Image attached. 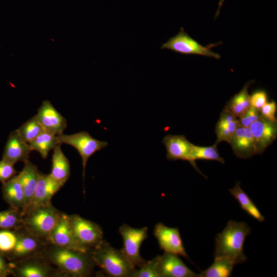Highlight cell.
Wrapping results in <instances>:
<instances>
[{"label":"cell","instance_id":"cell-1","mask_svg":"<svg viewBox=\"0 0 277 277\" xmlns=\"http://www.w3.org/2000/svg\"><path fill=\"white\" fill-rule=\"evenodd\" d=\"M251 232L248 225L243 222L230 220L215 239L214 258H225L235 265L247 261L244 252L245 240Z\"/></svg>","mask_w":277,"mask_h":277},{"label":"cell","instance_id":"cell-2","mask_svg":"<svg viewBox=\"0 0 277 277\" xmlns=\"http://www.w3.org/2000/svg\"><path fill=\"white\" fill-rule=\"evenodd\" d=\"M89 253L94 264L107 275L112 277H131L136 269L126 258L121 250L112 247L103 240Z\"/></svg>","mask_w":277,"mask_h":277},{"label":"cell","instance_id":"cell-3","mask_svg":"<svg viewBox=\"0 0 277 277\" xmlns=\"http://www.w3.org/2000/svg\"><path fill=\"white\" fill-rule=\"evenodd\" d=\"M47 258L61 271L72 276L89 275L94 264L89 253L56 246L48 251Z\"/></svg>","mask_w":277,"mask_h":277},{"label":"cell","instance_id":"cell-4","mask_svg":"<svg viewBox=\"0 0 277 277\" xmlns=\"http://www.w3.org/2000/svg\"><path fill=\"white\" fill-rule=\"evenodd\" d=\"M21 223L36 235L49 238L58 224L63 213L51 204L38 207L27 212Z\"/></svg>","mask_w":277,"mask_h":277},{"label":"cell","instance_id":"cell-5","mask_svg":"<svg viewBox=\"0 0 277 277\" xmlns=\"http://www.w3.org/2000/svg\"><path fill=\"white\" fill-rule=\"evenodd\" d=\"M60 144H66L75 148L78 152L82 162L83 177L85 175L86 167L88 159L95 152L105 148L108 143L96 140L86 131L71 134L64 133L57 135Z\"/></svg>","mask_w":277,"mask_h":277},{"label":"cell","instance_id":"cell-6","mask_svg":"<svg viewBox=\"0 0 277 277\" xmlns=\"http://www.w3.org/2000/svg\"><path fill=\"white\" fill-rule=\"evenodd\" d=\"M118 231L124 243L122 251L134 268H139L146 262L141 257L140 250L142 243L148 237V228H134L124 224Z\"/></svg>","mask_w":277,"mask_h":277},{"label":"cell","instance_id":"cell-7","mask_svg":"<svg viewBox=\"0 0 277 277\" xmlns=\"http://www.w3.org/2000/svg\"><path fill=\"white\" fill-rule=\"evenodd\" d=\"M162 49H168L183 54H197L220 59L219 54L212 51L210 47L204 46L192 38L181 27L179 33L162 44Z\"/></svg>","mask_w":277,"mask_h":277},{"label":"cell","instance_id":"cell-8","mask_svg":"<svg viewBox=\"0 0 277 277\" xmlns=\"http://www.w3.org/2000/svg\"><path fill=\"white\" fill-rule=\"evenodd\" d=\"M69 217L74 236L83 247L90 251L102 242L103 232L99 225L78 215Z\"/></svg>","mask_w":277,"mask_h":277},{"label":"cell","instance_id":"cell-9","mask_svg":"<svg viewBox=\"0 0 277 277\" xmlns=\"http://www.w3.org/2000/svg\"><path fill=\"white\" fill-rule=\"evenodd\" d=\"M153 234L160 248L165 252L180 255L190 260L178 228L169 227L162 223H158L154 226Z\"/></svg>","mask_w":277,"mask_h":277},{"label":"cell","instance_id":"cell-10","mask_svg":"<svg viewBox=\"0 0 277 277\" xmlns=\"http://www.w3.org/2000/svg\"><path fill=\"white\" fill-rule=\"evenodd\" d=\"M163 143L166 149V158L168 160L187 161L197 172L203 175L191 156L193 144L188 141L184 135H167L164 137Z\"/></svg>","mask_w":277,"mask_h":277},{"label":"cell","instance_id":"cell-11","mask_svg":"<svg viewBox=\"0 0 277 277\" xmlns=\"http://www.w3.org/2000/svg\"><path fill=\"white\" fill-rule=\"evenodd\" d=\"M54 246L89 253L75 238L69 215L62 214L56 227L48 239Z\"/></svg>","mask_w":277,"mask_h":277},{"label":"cell","instance_id":"cell-12","mask_svg":"<svg viewBox=\"0 0 277 277\" xmlns=\"http://www.w3.org/2000/svg\"><path fill=\"white\" fill-rule=\"evenodd\" d=\"M64 185L53 178L50 174L40 173L31 203L24 213L38 207L51 204L52 197Z\"/></svg>","mask_w":277,"mask_h":277},{"label":"cell","instance_id":"cell-13","mask_svg":"<svg viewBox=\"0 0 277 277\" xmlns=\"http://www.w3.org/2000/svg\"><path fill=\"white\" fill-rule=\"evenodd\" d=\"M45 131L58 135L67 126L66 119L48 100L44 101L35 115Z\"/></svg>","mask_w":277,"mask_h":277},{"label":"cell","instance_id":"cell-14","mask_svg":"<svg viewBox=\"0 0 277 277\" xmlns=\"http://www.w3.org/2000/svg\"><path fill=\"white\" fill-rule=\"evenodd\" d=\"M252 135L255 154H261L276 138V122H272L262 116L249 127Z\"/></svg>","mask_w":277,"mask_h":277},{"label":"cell","instance_id":"cell-15","mask_svg":"<svg viewBox=\"0 0 277 277\" xmlns=\"http://www.w3.org/2000/svg\"><path fill=\"white\" fill-rule=\"evenodd\" d=\"M156 257L161 277H197L178 256V255L165 252Z\"/></svg>","mask_w":277,"mask_h":277},{"label":"cell","instance_id":"cell-16","mask_svg":"<svg viewBox=\"0 0 277 277\" xmlns=\"http://www.w3.org/2000/svg\"><path fill=\"white\" fill-rule=\"evenodd\" d=\"M32 150L21 137L17 129L10 132L6 141L2 159L13 165L29 160Z\"/></svg>","mask_w":277,"mask_h":277},{"label":"cell","instance_id":"cell-17","mask_svg":"<svg viewBox=\"0 0 277 277\" xmlns=\"http://www.w3.org/2000/svg\"><path fill=\"white\" fill-rule=\"evenodd\" d=\"M228 143L239 158L246 159L255 154L254 143L249 128L239 126Z\"/></svg>","mask_w":277,"mask_h":277},{"label":"cell","instance_id":"cell-18","mask_svg":"<svg viewBox=\"0 0 277 277\" xmlns=\"http://www.w3.org/2000/svg\"><path fill=\"white\" fill-rule=\"evenodd\" d=\"M22 170L17 174L25 196L24 212L29 206L36 186L40 172L37 167L29 160L24 162Z\"/></svg>","mask_w":277,"mask_h":277},{"label":"cell","instance_id":"cell-19","mask_svg":"<svg viewBox=\"0 0 277 277\" xmlns=\"http://www.w3.org/2000/svg\"><path fill=\"white\" fill-rule=\"evenodd\" d=\"M2 192L3 199L11 208L23 211L25 196L17 175L2 183Z\"/></svg>","mask_w":277,"mask_h":277},{"label":"cell","instance_id":"cell-20","mask_svg":"<svg viewBox=\"0 0 277 277\" xmlns=\"http://www.w3.org/2000/svg\"><path fill=\"white\" fill-rule=\"evenodd\" d=\"M239 126L238 117L225 108L215 126L217 139L215 144L222 141L228 142Z\"/></svg>","mask_w":277,"mask_h":277},{"label":"cell","instance_id":"cell-21","mask_svg":"<svg viewBox=\"0 0 277 277\" xmlns=\"http://www.w3.org/2000/svg\"><path fill=\"white\" fill-rule=\"evenodd\" d=\"M53 150L50 175L56 181L65 184L70 175L69 162L63 153L61 145L56 146Z\"/></svg>","mask_w":277,"mask_h":277},{"label":"cell","instance_id":"cell-22","mask_svg":"<svg viewBox=\"0 0 277 277\" xmlns=\"http://www.w3.org/2000/svg\"><path fill=\"white\" fill-rule=\"evenodd\" d=\"M240 184V182H237L234 187L229 190L230 194L239 202L242 210L258 221L263 222L265 217L250 197L241 188Z\"/></svg>","mask_w":277,"mask_h":277},{"label":"cell","instance_id":"cell-23","mask_svg":"<svg viewBox=\"0 0 277 277\" xmlns=\"http://www.w3.org/2000/svg\"><path fill=\"white\" fill-rule=\"evenodd\" d=\"M253 82V81L247 82L242 89L230 99L225 107L238 118L251 107L248 89Z\"/></svg>","mask_w":277,"mask_h":277},{"label":"cell","instance_id":"cell-24","mask_svg":"<svg viewBox=\"0 0 277 277\" xmlns=\"http://www.w3.org/2000/svg\"><path fill=\"white\" fill-rule=\"evenodd\" d=\"M29 144L32 151L38 152L44 159L47 158L51 149L61 145L57 135L45 130Z\"/></svg>","mask_w":277,"mask_h":277},{"label":"cell","instance_id":"cell-25","mask_svg":"<svg viewBox=\"0 0 277 277\" xmlns=\"http://www.w3.org/2000/svg\"><path fill=\"white\" fill-rule=\"evenodd\" d=\"M51 269L45 264L37 261H26L15 267L14 272L20 277H47Z\"/></svg>","mask_w":277,"mask_h":277},{"label":"cell","instance_id":"cell-26","mask_svg":"<svg viewBox=\"0 0 277 277\" xmlns=\"http://www.w3.org/2000/svg\"><path fill=\"white\" fill-rule=\"evenodd\" d=\"M234 266V264L227 258H214L211 265L201 271L197 277H229L231 276Z\"/></svg>","mask_w":277,"mask_h":277},{"label":"cell","instance_id":"cell-27","mask_svg":"<svg viewBox=\"0 0 277 277\" xmlns=\"http://www.w3.org/2000/svg\"><path fill=\"white\" fill-rule=\"evenodd\" d=\"M17 130L23 140L29 144L43 132L44 129L34 115L22 125Z\"/></svg>","mask_w":277,"mask_h":277},{"label":"cell","instance_id":"cell-28","mask_svg":"<svg viewBox=\"0 0 277 277\" xmlns=\"http://www.w3.org/2000/svg\"><path fill=\"white\" fill-rule=\"evenodd\" d=\"M38 246V242L35 238L31 236H18L16 244L11 252L14 257L22 258L35 251Z\"/></svg>","mask_w":277,"mask_h":277},{"label":"cell","instance_id":"cell-29","mask_svg":"<svg viewBox=\"0 0 277 277\" xmlns=\"http://www.w3.org/2000/svg\"><path fill=\"white\" fill-rule=\"evenodd\" d=\"M216 146V144L208 147H201L193 144L191 151L192 159L195 161L196 160L216 161L224 164V160L220 156Z\"/></svg>","mask_w":277,"mask_h":277},{"label":"cell","instance_id":"cell-30","mask_svg":"<svg viewBox=\"0 0 277 277\" xmlns=\"http://www.w3.org/2000/svg\"><path fill=\"white\" fill-rule=\"evenodd\" d=\"M22 213L19 210L11 207L0 211V229L9 230L17 226L22 222Z\"/></svg>","mask_w":277,"mask_h":277},{"label":"cell","instance_id":"cell-31","mask_svg":"<svg viewBox=\"0 0 277 277\" xmlns=\"http://www.w3.org/2000/svg\"><path fill=\"white\" fill-rule=\"evenodd\" d=\"M131 277H161L156 257L150 261H146L133 271Z\"/></svg>","mask_w":277,"mask_h":277},{"label":"cell","instance_id":"cell-32","mask_svg":"<svg viewBox=\"0 0 277 277\" xmlns=\"http://www.w3.org/2000/svg\"><path fill=\"white\" fill-rule=\"evenodd\" d=\"M18 236L8 229L0 230V252L8 253L14 248Z\"/></svg>","mask_w":277,"mask_h":277},{"label":"cell","instance_id":"cell-33","mask_svg":"<svg viewBox=\"0 0 277 277\" xmlns=\"http://www.w3.org/2000/svg\"><path fill=\"white\" fill-rule=\"evenodd\" d=\"M261 116L260 112L251 106L238 118L239 126L249 128L251 124L259 120Z\"/></svg>","mask_w":277,"mask_h":277},{"label":"cell","instance_id":"cell-34","mask_svg":"<svg viewBox=\"0 0 277 277\" xmlns=\"http://www.w3.org/2000/svg\"><path fill=\"white\" fill-rule=\"evenodd\" d=\"M14 165L3 159L0 161V182L3 183L15 175Z\"/></svg>","mask_w":277,"mask_h":277},{"label":"cell","instance_id":"cell-35","mask_svg":"<svg viewBox=\"0 0 277 277\" xmlns=\"http://www.w3.org/2000/svg\"><path fill=\"white\" fill-rule=\"evenodd\" d=\"M267 99L266 91L263 90H257L250 95L251 106L260 111L261 108L268 102Z\"/></svg>","mask_w":277,"mask_h":277},{"label":"cell","instance_id":"cell-36","mask_svg":"<svg viewBox=\"0 0 277 277\" xmlns=\"http://www.w3.org/2000/svg\"><path fill=\"white\" fill-rule=\"evenodd\" d=\"M276 111V102L272 100L270 102H267L260 109L261 116L270 121L276 122L275 117Z\"/></svg>","mask_w":277,"mask_h":277},{"label":"cell","instance_id":"cell-37","mask_svg":"<svg viewBox=\"0 0 277 277\" xmlns=\"http://www.w3.org/2000/svg\"><path fill=\"white\" fill-rule=\"evenodd\" d=\"M13 266L8 264L5 259L0 255V275L6 277L12 272Z\"/></svg>","mask_w":277,"mask_h":277},{"label":"cell","instance_id":"cell-38","mask_svg":"<svg viewBox=\"0 0 277 277\" xmlns=\"http://www.w3.org/2000/svg\"><path fill=\"white\" fill-rule=\"evenodd\" d=\"M224 1L225 0H219V3H218L217 9L215 14L214 18H216L219 16L220 11H221V9L223 5Z\"/></svg>","mask_w":277,"mask_h":277},{"label":"cell","instance_id":"cell-39","mask_svg":"<svg viewBox=\"0 0 277 277\" xmlns=\"http://www.w3.org/2000/svg\"><path fill=\"white\" fill-rule=\"evenodd\" d=\"M0 277H2L1 275H0Z\"/></svg>","mask_w":277,"mask_h":277}]
</instances>
